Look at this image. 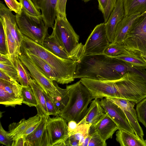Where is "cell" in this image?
Returning a JSON list of instances; mask_svg holds the SVG:
<instances>
[{
    "instance_id": "cell-1",
    "label": "cell",
    "mask_w": 146,
    "mask_h": 146,
    "mask_svg": "<svg viewBox=\"0 0 146 146\" xmlns=\"http://www.w3.org/2000/svg\"><path fill=\"white\" fill-rule=\"evenodd\" d=\"M20 49L21 52L33 54L47 62L55 72L57 83L67 84L74 80L77 61L60 58L24 35Z\"/></svg>"
},
{
    "instance_id": "cell-2",
    "label": "cell",
    "mask_w": 146,
    "mask_h": 146,
    "mask_svg": "<svg viewBox=\"0 0 146 146\" xmlns=\"http://www.w3.org/2000/svg\"><path fill=\"white\" fill-rule=\"evenodd\" d=\"M69 92L68 101L58 116L67 122L73 120L78 123L84 118L88 106L93 98L89 91L80 80L67 85Z\"/></svg>"
},
{
    "instance_id": "cell-3",
    "label": "cell",
    "mask_w": 146,
    "mask_h": 146,
    "mask_svg": "<svg viewBox=\"0 0 146 146\" xmlns=\"http://www.w3.org/2000/svg\"><path fill=\"white\" fill-rule=\"evenodd\" d=\"M53 30L71 59L79 62L84 55V45L79 42V36L66 17L57 15Z\"/></svg>"
},
{
    "instance_id": "cell-4",
    "label": "cell",
    "mask_w": 146,
    "mask_h": 146,
    "mask_svg": "<svg viewBox=\"0 0 146 146\" xmlns=\"http://www.w3.org/2000/svg\"><path fill=\"white\" fill-rule=\"evenodd\" d=\"M88 64V78L113 80L122 76L118 72L117 60L104 54L90 55Z\"/></svg>"
},
{
    "instance_id": "cell-5",
    "label": "cell",
    "mask_w": 146,
    "mask_h": 146,
    "mask_svg": "<svg viewBox=\"0 0 146 146\" xmlns=\"http://www.w3.org/2000/svg\"><path fill=\"white\" fill-rule=\"evenodd\" d=\"M15 17L22 34L43 46L44 41L48 35V27L46 25L42 17L31 15L23 7L21 14H16Z\"/></svg>"
},
{
    "instance_id": "cell-6",
    "label": "cell",
    "mask_w": 146,
    "mask_h": 146,
    "mask_svg": "<svg viewBox=\"0 0 146 146\" xmlns=\"http://www.w3.org/2000/svg\"><path fill=\"white\" fill-rule=\"evenodd\" d=\"M67 121L61 117H47L40 146H65L69 137Z\"/></svg>"
},
{
    "instance_id": "cell-7",
    "label": "cell",
    "mask_w": 146,
    "mask_h": 146,
    "mask_svg": "<svg viewBox=\"0 0 146 146\" xmlns=\"http://www.w3.org/2000/svg\"><path fill=\"white\" fill-rule=\"evenodd\" d=\"M127 51L137 55L146 54V11L134 21L123 41Z\"/></svg>"
},
{
    "instance_id": "cell-8",
    "label": "cell",
    "mask_w": 146,
    "mask_h": 146,
    "mask_svg": "<svg viewBox=\"0 0 146 146\" xmlns=\"http://www.w3.org/2000/svg\"><path fill=\"white\" fill-rule=\"evenodd\" d=\"M18 57L27 68L31 77L46 94L52 98L58 96L61 93L62 88L43 74L25 53L21 52Z\"/></svg>"
},
{
    "instance_id": "cell-9",
    "label": "cell",
    "mask_w": 146,
    "mask_h": 146,
    "mask_svg": "<svg viewBox=\"0 0 146 146\" xmlns=\"http://www.w3.org/2000/svg\"><path fill=\"white\" fill-rule=\"evenodd\" d=\"M110 43L106 35L105 23L98 25L92 32L84 45V55L103 54Z\"/></svg>"
},
{
    "instance_id": "cell-10",
    "label": "cell",
    "mask_w": 146,
    "mask_h": 146,
    "mask_svg": "<svg viewBox=\"0 0 146 146\" xmlns=\"http://www.w3.org/2000/svg\"><path fill=\"white\" fill-rule=\"evenodd\" d=\"M23 86L0 79V104L5 107H15L22 104Z\"/></svg>"
},
{
    "instance_id": "cell-11",
    "label": "cell",
    "mask_w": 146,
    "mask_h": 146,
    "mask_svg": "<svg viewBox=\"0 0 146 146\" xmlns=\"http://www.w3.org/2000/svg\"><path fill=\"white\" fill-rule=\"evenodd\" d=\"M100 102L105 113L116 124L119 130L135 133L129 124L125 113L120 107L106 98L101 99Z\"/></svg>"
},
{
    "instance_id": "cell-12",
    "label": "cell",
    "mask_w": 146,
    "mask_h": 146,
    "mask_svg": "<svg viewBox=\"0 0 146 146\" xmlns=\"http://www.w3.org/2000/svg\"><path fill=\"white\" fill-rule=\"evenodd\" d=\"M2 2H0V17L5 25L15 40L18 49L21 52L20 47L23 35L20 32L16 21L15 15Z\"/></svg>"
},
{
    "instance_id": "cell-13",
    "label": "cell",
    "mask_w": 146,
    "mask_h": 146,
    "mask_svg": "<svg viewBox=\"0 0 146 146\" xmlns=\"http://www.w3.org/2000/svg\"><path fill=\"white\" fill-rule=\"evenodd\" d=\"M37 9L41 11L42 19L48 28H54L57 16L58 0H32Z\"/></svg>"
},
{
    "instance_id": "cell-14",
    "label": "cell",
    "mask_w": 146,
    "mask_h": 146,
    "mask_svg": "<svg viewBox=\"0 0 146 146\" xmlns=\"http://www.w3.org/2000/svg\"><path fill=\"white\" fill-rule=\"evenodd\" d=\"M118 129L116 124L106 113L100 117L95 124L90 127L89 134L97 132L104 141L111 139L115 131Z\"/></svg>"
},
{
    "instance_id": "cell-15",
    "label": "cell",
    "mask_w": 146,
    "mask_h": 146,
    "mask_svg": "<svg viewBox=\"0 0 146 146\" xmlns=\"http://www.w3.org/2000/svg\"><path fill=\"white\" fill-rule=\"evenodd\" d=\"M125 17L123 0H117L108 21L105 23L106 35L110 43L113 42L116 26Z\"/></svg>"
},
{
    "instance_id": "cell-16",
    "label": "cell",
    "mask_w": 146,
    "mask_h": 146,
    "mask_svg": "<svg viewBox=\"0 0 146 146\" xmlns=\"http://www.w3.org/2000/svg\"><path fill=\"white\" fill-rule=\"evenodd\" d=\"M40 117L38 115L29 117L27 120L23 118L17 123H11L9 126V135L13 141L20 137L29 128L40 121Z\"/></svg>"
},
{
    "instance_id": "cell-17",
    "label": "cell",
    "mask_w": 146,
    "mask_h": 146,
    "mask_svg": "<svg viewBox=\"0 0 146 146\" xmlns=\"http://www.w3.org/2000/svg\"><path fill=\"white\" fill-rule=\"evenodd\" d=\"M141 14L139 13L125 17L116 26L113 42L123 44L125 37L134 21Z\"/></svg>"
},
{
    "instance_id": "cell-18",
    "label": "cell",
    "mask_w": 146,
    "mask_h": 146,
    "mask_svg": "<svg viewBox=\"0 0 146 146\" xmlns=\"http://www.w3.org/2000/svg\"><path fill=\"white\" fill-rule=\"evenodd\" d=\"M100 101L99 99H95L91 101L86 114L78 125L86 123L92 127L95 124L105 112Z\"/></svg>"
},
{
    "instance_id": "cell-19",
    "label": "cell",
    "mask_w": 146,
    "mask_h": 146,
    "mask_svg": "<svg viewBox=\"0 0 146 146\" xmlns=\"http://www.w3.org/2000/svg\"><path fill=\"white\" fill-rule=\"evenodd\" d=\"M43 46L58 56L64 59H71L59 40L55 32L45 39Z\"/></svg>"
},
{
    "instance_id": "cell-20",
    "label": "cell",
    "mask_w": 146,
    "mask_h": 146,
    "mask_svg": "<svg viewBox=\"0 0 146 146\" xmlns=\"http://www.w3.org/2000/svg\"><path fill=\"white\" fill-rule=\"evenodd\" d=\"M116 141L121 146H146L145 140L135 133L118 129L116 133Z\"/></svg>"
},
{
    "instance_id": "cell-21",
    "label": "cell",
    "mask_w": 146,
    "mask_h": 146,
    "mask_svg": "<svg viewBox=\"0 0 146 146\" xmlns=\"http://www.w3.org/2000/svg\"><path fill=\"white\" fill-rule=\"evenodd\" d=\"M29 84L33 90L37 102V105L36 107L37 112V114L40 117L42 116H49L46 106L44 91L33 79L31 78L30 79Z\"/></svg>"
},
{
    "instance_id": "cell-22",
    "label": "cell",
    "mask_w": 146,
    "mask_h": 146,
    "mask_svg": "<svg viewBox=\"0 0 146 146\" xmlns=\"http://www.w3.org/2000/svg\"><path fill=\"white\" fill-rule=\"evenodd\" d=\"M47 117H40V122L37 127L31 133L25 137V146H40L42 135L45 128Z\"/></svg>"
},
{
    "instance_id": "cell-23",
    "label": "cell",
    "mask_w": 146,
    "mask_h": 146,
    "mask_svg": "<svg viewBox=\"0 0 146 146\" xmlns=\"http://www.w3.org/2000/svg\"><path fill=\"white\" fill-rule=\"evenodd\" d=\"M37 67L47 77L56 82V74L52 67L45 61L39 57L31 54L25 52Z\"/></svg>"
},
{
    "instance_id": "cell-24",
    "label": "cell",
    "mask_w": 146,
    "mask_h": 146,
    "mask_svg": "<svg viewBox=\"0 0 146 146\" xmlns=\"http://www.w3.org/2000/svg\"><path fill=\"white\" fill-rule=\"evenodd\" d=\"M125 16L146 11V0H123Z\"/></svg>"
},
{
    "instance_id": "cell-25",
    "label": "cell",
    "mask_w": 146,
    "mask_h": 146,
    "mask_svg": "<svg viewBox=\"0 0 146 146\" xmlns=\"http://www.w3.org/2000/svg\"><path fill=\"white\" fill-rule=\"evenodd\" d=\"M112 57L129 64L134 67L146 68V63L139 55L127 50L121 54Z\"/></svg>"
},
{
    "instance_id": "cell-26",
    "label": "cell",
    "mask_w": 146,
    "mask_h": 146,
    "mask_svg": "<svg viewBox=\"0 0 146 146\" xmlns=\"http://www.w3.org/2000/svg\"><path fill=\"white\" fill-rule=\"evenodd\" d=\"M13 64L17 71L19 83L23 87L30 86L29 80L31 78L30 72L18 56L15 58Z\"/></svg>"
},
{
    "instance_id": "cell-27",
    "label": "cell",
    "mask_w": 146,
    "mask_h": 146,
    "mask_svg": "<svg viewBox=\"0 0 146 146\" xmlns=\"http://www.w3.org/2000/svg\"><path fill=\"white\" fill-rule=\"evenodd\" d=\"M123 111L126 116L129 125L135 133L141 139H144L143 132L139 123L136 110L135 109L131 111Z\"/></svg>"
},
{
    "instance_id": "cell-28",
    "label": "cell",
    "mask_w": 146,
    "mask_h": 146,
    "mask_svg": "<svg viewBox=\"0 0 146 146\" xmlns=\"http://www.w3.org/2000/svg\"><path fill=\"white\" fill-rule=\"evenodd\" d=\"M5 28L8 49V54L9 58L13 63L16 57L21 52L19 50L15 40L5 26Z\"/></svg>"
},
{
    "instance_id": "cell-29",
    "label": "cell",
    "mask_w": 146,
    "mask_h": 146,
    "mask_svg": "<svg viewBox=\"0 0 146 146\" xmlns=\"http://www.w3.org/2000/svg\"><path fill=\"white\" fill-rule=\"evenodd\" d=\"M91 126L86 123L78 125L76 131L70 137L79 142V146H82L85 139L89 134Z\"/></svg>"
},
{
    "instance_id": "cell-30",
    "label": "cell",
    "mask_w": 146,
    "mask_h": 146,
    "mask_svg": "<svg viewBox=\"0 0 146 146\" xmlns=\"http://www.w3.org/2000/svg\"><path fill=\"white\" fill-rule=\"evenodd\" d=\"M22 94V103L30 107L37 106V104L35 95L31 86L23 87Z\"/></svg>"
},
{
    "instance_id": "cell-31",
    "label": "cell",
    "mask_w": 146,
    "mask_h": 146,
    "mask_svg": "<svg viewBox=\"0 0 146 146\" xmlns=\"http://www.w3.org/2000/svg\"><path fill=\"white\" fill-rule=\"evenodd\" d=\"M59 113L66 105L69 98L68 89H62L61 93L58 96L52 98Z\"/></svg>"
},
{
    "instance_id": "cell-32",
    "label": "cell",
    "mask_w": 146,
    "mask_h": 146,
    "mask_svg": "<svg viewBox=\"0 0 146 146\" xmlns=\"http://www.w3.org/2000/svg\"><path fill=\"white\" fill-rule=\"evenodd\" d=\"M126 50L123 44L112 42L110 43L106 48L104 54L112 57L121 54Z\"/></svg>"
},
{
    "instance_id": "cell-33",
    "label": "cell",
    "mask_w": 146,
    "mask_h": 146,
    "mask_svg": "<svg viewBox=\"0 0 146 146\" xmlns=\"http://www.w3.org/2000/svg\"><path fill=\"white\" fill-rule=\"evenodd\" d=\"M108 100L116 104L123 110L131 111L135 109V103L126 99L113 98L106 97Z\"/></svg>"
},
{
    "instance_id": "cell-34",
    "label": "cell",
    "mask_w": 146,
    "mask_h": 146,
    "mask_svg": "<svg viewBox=\"0 0 146 146\" xmlns=\"http://www.w3.org/2000/svg\"><path fill=\"white\" fill-rule=\"evenodd\" d=\"M136 110L138 121L146 128V97L137 104Z\"/></svg>"
},
{
    "instance_id": "cell-35",
    "label": "cell",
    "mask_w": 146,
    "mask_h": 146,
    "mask_svg": "<svg viewBox=\"0 0 146 146\" xmlns=\"http://www.w3.org/2000/svg\"><path fill=\"white\" fill-rule=\"evenodd\" d=\"M24 9L29 14L36 17L41 16L40 11L36 8L32 0H18Z\"/></svg>"
},
{
    "instance_id": "cell-36",
    "label": "cell",
    "mask_w": 146,
    "mask_h": 146,
    "mask_svg": "<svg viewBox=\"0 0 146 146\" xmlns=\"http://www.w3.org/2000/svg\"><path fill=\"white\" fill-rule=\"evenodd\" d=\"M0 53L8 54L6 36L4 23L0 17Z\"/></svg>"
},
{
    "instance_id": "cell-37",
    "label": "cell",
    "mask_w": 146,
    "mask_h": 146,
    "mask_svg": "<svg viewBox=\"0 0 146 146\" xmlns=\"http://www.w3.org/2000/svg\"><path fill=\"white\" fill-rule=\"evenodd\" d=\"M44 94L48 115L55 116L58 115L59 112L57 109L52 98L44 91Z\"/></svg>"
},
{
    "instance_id": "cell-38",
    "label": "cell",
    "mask_w": 146,
    "mask_h": 146,
    "mask_svg": "<svg viewBox=\"0 0 146 146\" xmlns=\"http://www.w3.org/2000/svg\"><path fill=\"white\" fill-rule=\"evenodd\" d=\"M0 70L19 83L17 71L14 65H11L0 63Z\"/></svg>"
},
{
    "instance_id": "cell-39",
    "label": "cell",
    "mask_w": 146,
    "mask_h": 146,
    "mask_svg": "<svg viewBox=\"0 0 146 146\" xmlns=\"http://www.w3.org/2000/svg\"><path fill=\"white\" fill-rule=\"evenodd\" d=\"M90 139L88 146H106L107 143L96 131H94L90 134Z\"/></svg>"
},
{
    "instance_id": "cell-40",
    "label": "cell",
    "mask_w": 146,
    "mask_h": 146,
    "mask_svg": "<svg viewBox=\"0 0 146 146\" xmlns=\"http://www.w3.org/2000/svg\"><path fill=\"white\" fill-rule=\"evenodd\" d=\"M13 141L9 135V131L5 130L0 123V143L6 146H12Z\"/></svg>"
},
{
    "instance_id": "cell-41",
    "label": "cell",
    "mask_w": 146,
    "mask_h": 146,
    "mask_svg": "<svg viewBox=\"0 0 146 146\" xmlns=\"http://www.w3.org/2000/svg\"><path fill=\"white\" fill-rule=\"evenodd\" d=\"M8 8L11 11L20 15L23 6L22 4L17 0H4Z\"/></svg>"
},
{
    "instance_id": "cell-42",
    "label": "cell",
    "mask_w": 146,
    "mask_h": 146,
    "mask_svg": "<svg viewBox=\"0 0 146 146\" xmlns=\"http://www.w3.org/2000/svg\"><path fill=\"white\" fill-rule=\"evenodd\" d=\"M67 0H58L57 7V15L66 17V5Z\"/></svg>"
},
{
    "instance_id": "cell-43",
    "label": "cell",
    "mask_w": 146,
    "mask_h": 146,
    "mask_svg": "<svg viewBox=\"0 0 146 146\" xmlns=\"http://www.w3.org/2000/svg\"><path fill=\"white\" fill-rule=\"evenodd\" d=\"M78 126V123L74 121L71 120L68 122V126L69 137L75 133Z\"/></svg>"
},
{
    "instance_id": "cell-44",
    "label": "cell",
    "mask_w": 146,
    "mask_h": 146,
    "mask_svg": "<svg viewBox=\"0 0 146 146\" xmlns=\"http://www.w3.org/2000/svg\"><path fill=\"white\" fill-rule=\"evenodd\" d=\"M0 63L11 65H14L13 62L9 58L8 54L0 53Z\"/></svg>"
},
{
    "instance_id": "cell-45",
    "label": "cell",
    "mask_w": 146,
    "mask_h": 146,
    "mask_svg": "<svg viewBox=\"0 0 146 146\" xmlns=\"http://www.w3.org/2000/svg\"><path fill=\"white\" fill-rule=\"evenodd\" d=\"M0 79L12 83H18L17 81L11 77L8 74L0 70Z\"/></svg>"
},
{
    "instance_id": "cell-46",
    "label": "cell",
    "mask_w": 146,
    "mask_h": 146,
    "mask_svg": "<svg viewBox=\"0 0 146 146\" xmlns=\"http://www.w3.org/2000/svg\"><path fill=\"white\" fill-rule=\"evenodd\" d=\"M25 137L21 136L13 141L12 146H25Z\"/></svg>"
},
{
    "instance_id": "cell-47",
    "label": "cell",
    "mask_w": 146,
    "mask_h": 146,
    "mask_svg": "<svg viewBox=\"0 0 146 146\" xmlns=\"http://www.w3.org/2000/svg\"><path fill=\"white\" fill-rule=\"evenodd\" d=\"M40 121L35 124L29 128L22 134L21 136H23L25 137L32 133L38 126Z\"/></svg>"
},
{
    "instance_id": "cell-48",
    "label": "cell",
    "mask_w": 146,
    "mask_h": 146,
    "mask_svg": "<svg viewBox=\"0 0 146 146\" xmlns=\"http://www.w3.org/2000/svg\"><path fill=\"white\" fill-rule=\"evenodd\" d=\"M98 8L102 13L106 8L108 0H98Z\"/></svg>"
},
{
    "instance_id": "cell-49",
    "label": "cell",
    "mask_w": 146,
    "mask_h": 146,
    "mask_svg": "<svg viewBox=\"0 0 146 146\" xmlns=\"http://www.w3.org/2000/svg\"><path fill=\"white\" fill-rule=\"evenodd\" d=\"M136 72L140 74L144 78L146 82V70L145 68L134 67Z\"/></svg>"
},
{
    "instance_id": "cell-50",
    "label": "cell",
    "mask_w": 146,
    "mask_h": 146,
    "mask_svg": "<svg viewBox=\"0 0 146 146\" xmlns=\"http://www.w3.org/2000/svg\"><path fill=\"white\" fill-rule=\"evenodd\" d=\"M139 55L146 63V54L141 53Z\"/></svg>"
},
{
    "instance_id": "cell-51",
    "label": "cell",
    "mask_w": 146,
    "mask_h": 146,
    "mask_svg": "<svg viewBox=\"0 0 146 146\" xmlns=\"http://www.w3.org/2000/svg\"><path fill=\"white\" fill-rule=\"evenodd\" d=\"M91 0H82V1H84V2L86 3L90 1Z\"/></svg>"
},
{
    "instance_id": "cell-52",
    "label": "cell",
    "mask_w": 146,
    "mask_h": 146,
    "mask_svg": "<svg viewBox=\"0 0 146 146\" xmlns=\"http://www.w3.org/2000/svg\"><path fill=\"white\" fill-rule=\"evenodd\" d=\"M145 143H146V139H145Z\"/></svg>"
}]
</instances>
